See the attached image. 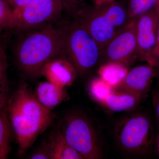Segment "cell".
Here are the masks:
<instances>
[{
	"label": "cell",
	"mask_w": 159,
	"mask_h": 159,
	"mask_svg": "<svg viewBox=\"0 0 159 159\" xmlns=\"http://www.w3.org/2000/svg\"><path fill=\"white\" fill-rule=\"evenodd\" d=\"M7 111L19 155L25 154L53 122V115L34 97L28 84L21 80L7 100Z\"/></svg>",
	"instance_id": "6da1fadb"
},
{
	"label": "cell",
	"mask_w": 159,
	"mask_h": 159,
	"mask_svg": "<svg viewBox=\"0 0 159 159\" xmlns=\"http://www.w3.org/2000/svg\"><path fill=\"white\" fill-rule=\"evenodd\" d=\"M77 74L76 69L68 60L61 57L47 64L41 75L48 81L65 88L74 83Z\"/></svg>",
	"instance_id": "8fae6325"
},
{
	"label": "cell",
	"mask_w": 159,
	"mask_h": 159,
	"mask_svg": "<svg viewBox=\"0 0 159 159\" xmlns=\"http://www.w3.org/2000/svg\"><path fill=\"white\" fill-rule=\"evenodd\" d=\"M75 18L102 49L128 25V8L115 2L102 6L78 8Z\"/></svg>",
	"instance_id": "3957f363"
},
{
	"label": "cell",
	"mask_w": 159,
	"mask_h": 159,
	"mask_svg": "<svg viewBox=\"0 0 159 159\" xmlns=\"http://www.w3.org/2000/svg\"><path fill=\"white\" fill-rule=\"evenodd\" d=\"M152 102L156 116L159 121V84L158 87L152 92Z\"/></svg>",
	"instance_id": "d4e9b609"
},
{
	"label": "cell",
	"mask_w": 159,
	"mask_h": 159,
	"mask_svg": "<svg viewBox=\"0 0 159 159\" xmlns=\"http://www.w3.org/2000/svg\"><path fill=\"white\" fill-rule=\"evenodd\" d=\"M92 1L93 2L94 5L99 6L113 2L116 1V0H92Z\"/></svg>",
	"instance_id": "484cf974"
},
{
	"label": "cell",
	"mask_w": 159,
	"mask_h": 159,
	"mask_svg": "<svg viewBox=\"0 0 159 159\" xmlns=\"http://www.w3.org/2000/svg\"><path fill=\"white\" fill-rule=\"evenodd\" d=\"M32 159H50V153L48 142H43L40 146L34 152L30 157Z\"/></svg>",
	"instance_id": "7402d4cb"
},
{
	"label": "cell",
	"mask_w": 159,
	"mask_h": 159,
	"mask_svg": "<svg viewBox=\"0 0 159 159\" xmlns=\"http://www.w3.org/2000/svg\"></svg>",
	"instance_id": "f1b7e54d"
},
{
	"label": "cell",
	"mask_w": 159,
	"mask_h": 159,
	"mask_svg": "<svg viewBox=\"0 0 159 159\" xmlns=\"http://www.w3.org/2000/svg\"><path fill=\"white\" fill-rule=\"evenodd\" d=\"M11 131L7 111V102L0 107V159L8 158L11 150Z\"/></svg>",
	"instance_id": "2e32d148"
},
{
	"label": "cell",
	"mask_w": 159,
	"mask_h": 159,
	"mask_svg": "<svg viewBox=\"0 0 159 159\" xmlns=\"http://www.w3.org/2000/svg\"><path fill=\"white\" fill-rule=\"evenodd\" d=\"M8 66L5 47L0 43V107L6 104L9 97Z\"/></svg>",
	"instance_id": "e0dca14e"
},
{
	"label": "cell",
	"mask_w": 159,
	"mask_h": 159,
	"mask_svg": "<svg viewBox=\"0 0 159 159\" xmlns=\"http://www.w3.org/2000/svg\"><path fill=\"white\" fill-rule=\"evenodd\" d=\"M114 90L113 88L100 77L92 80L89 85V93L91 97L101 104H103L109 94Z\"/></svg>",
	"instance_id": "ac0fdd59"
},
{
	"label": "cell",
	"mask_w": 159,
	"mask_h": 159,
	"mask_svg": "<svg viewBox=\"0 0 159 159\" xmlns=\"http://www.w3.org/2000/svg\"><path fill=\"white\" fill-rule=\"evenodd\" d=\"M136 21L131 20L125 29L101 49L100 65L116 62L128 67L138 59Z\"/></svg>",
	"instance_id": "52a82bcc"
},
{
	"label": "cell",
	"mask_w": 159,
	"mask_h": 159,
	"mask_svg": "<svg viewBox=\"0 0 159 159\" xmlns=\"http://www.w3.org/2000/svg\"><path fill=\"white\" fill-rule=\"evenodd\" d=\"M23 34L15 47V62L26 77L35 79L48 63L64 57L62 29L51 24Z\"/></svg>",
	"instance_id": "7a4b0ae2"
},
{
	"label": "cell",
	"mask_w": 159,
	"mask_h": 159,
	"mask_svg": "<svg viewBox=\"0 0 159 159\" xmlns=\"http://www.w3.org/2000/svg\"><path fill=\"white\" fill-rule=\"evenodd\" d=\"M60 130L71 147L84 159L102 157L98 135L85 115L77 112L67 114L64 118Z\"/></svg>",
	"instance_id": "5b68a950"
},
{
	"label": "cell",
	"mask_w": 159,
	"mask_h": 159,
	"mask_svg": "<svg viewBox=\"0 0 159 159\" xmlns=\"http://www.w3.org/2000/svg\"><path fill=\"white\" fill-rule=\"evenodd\" d=\"M30 1V0H8L7 2L12 9L15 20Z\"/></svg>",
	"instance_id": "603a6c76"
},
{
	"label": "cell",
	"mask_w": 159,
	"mask_h": 159,
	"mask_svg": "<svg viewBox=\"0 0 159 159\" xmlns=\"http://www.w3.org/2000/svg\"><path fill=\"white\" fill-rule=\"evenodd\" d=\"M47 142L50 159H84L67 142L59 129L51 132Z\"/></svg>",
	"instance_id": "4fadbf2b"
},
{
	"label": "cell",
	"mask_w": 159,
	"mask_h": 159,
	"mask_svg": "<svg viewBox=\"0 0 159 159\" xmlns=\"http://www.w3.org/2000/svg\"><path fill=\"white\" fill-rule=\"evenodd\" d=\"M85 0H61L64 9L74 13L79 8V5Z\"/></svg>",
	"instance_id": "cb8c5ba5"
},
{
	"label": "cell",
	"mask_w": 159,
	"mask_h": 159,
	"mask_svg": "<svg viewBox=\"0 0 159 159\" xmlns=\"http://www.w3.org/2000/svg\"><path fill=\"white\" fill-rule=\"evenodd\" d=\"M146 62L148 64L157 67L159 66V25L158 29L156 43Z\"/></svg>",
	"instance_id": "44dd1931"
},
{
	"label": "cell",
	"mask_w": 159,
	"mask_h": 159,
	"mask_svg": "<svg viewBox=\"0 0 159 159\" xmlns=\"http://www.w3.org/2000/svg\"><path fill=\"white\" fill-rule=\"evenodd\" d=\"M153 9L159 17V0L156 6Z\"/></svg>",
	"instance_id": "4316f807"
},
{
	"label": "cell",
	"mask_w": 159,
	"mask_h": 159,
	"mask_svg": "<svg viewBox=\"0 0 159 159\" xmlns=\"http://www.w3.org/2000/svg\"><path fill=\"white\" fill-rule=\"evenodd\" d=\"M152 128L150 119L142 113L134 114L121 120L116 129L118 144L122 149L132 154H141L151 144Z\"/></svg>",
	"instance_id": "8992f818"
},
{
	"label": "cell",
	"mask_w": 159,
	"mask_h": 159,
	"mask_svg": "<svg viewBox=\"0 0 159 159\" xmlns=\"http://www.w3.org/2000/svg\"><path fill=\"white\" fill-rule=\"evenodd\" d=\"M159 25V17L153 9L137 19L138 59L147 61L156 43Z\"/></svg>",
	"instance_id": "9c48e42d"
},
{
	"label": "cell",
	"mask_w": 159,
	"mask_h": 159,
	"mask_svg": "<svg viewBox=\"0 0 159 159\" xmlns=\"http://www.w3.org/2000/svg\"><path fill=\"white\" fill-rule=\"evenodd\" d=\"M33 93L37 101L51 111L68 98L64 87L48 80L40 82Z\"/></svg>",
	"instance_id": "7c38bea8"
},
{
	"label": "cell",
	"mask_w": 159,
	"mask_h": 159,
	"mask_svg": "<svg viewBox=\"0 0 159 159\" xmlns=\"http://www.w3.org/2000/svg\"><path fill=\"white\" fill-rule=\"evenodd\" d=\"M64 9L61 0H30L15 20V29L25 33L49 25Z\"/></svg>",
	"instance_id": "ba28073f"
},
{
	"label": "cell",
	"mask_w": 159,
	"mask_h": 159,
	"mask_svg": "<svg viewBox=\"0 0 159 159\" xmlns=\"http://www.w3.org/2000/svg\"><path fill=\"white\" fill-rule=\"evenodd\" d=\"M114 90L109 94L102 104L112 112H121L133 110L139 105L142 99L129 93L121 91L116 92Z\"/></svg>",
	"instance_id": "5bb4252c"
},
{
	"label": "cell",
	"mask_w": 159,
	"mask_h": 159,
	"mask_svg": "<svg viewBox=\"0 0 159 159\" xmlns=\"http://www.w3.org/2000/svg\"><path fill=\"white\" fill-rule=\"evenodd\" d=\"M128 71V67L124 65L109 62L100 65L98 74L99 77L115 89L122 83Z\"/></svg>",
	"instance_id": "9a60e30c"
},
{
	"label": "cell",
	"mask_w": 159,
	"mask_h": 159,
	"mask_svg": "<svg viewBox=\"0 0 159 159\" xmlns=\"http://www.w3.org/2000/svg\"><path fill=\"white\" fill-rule=\"evenodd\" d=\"M64 57L80 76L91 73L100 62V47L75 18L62 28Z\"/></svg>",
	"instance_id": "277c9868"
},
{
	"label": "cell",
	"mask_w": 159,
	"mask_h": 159,
	"mask_svg": "<svg viewBox=\"0 0 159 159\" xmlns=\"http://www.w3.org/2000/svg\"><path fill=\"white\" fill-rule=\"evenodd\" d=\"M155 68L156 71V77L158 79L159 82V66H157V67Z\"/></svg>",
	"instance_id": "83f0119b"
},
{
	"label": "cell",
	"mask_w": 159,
	"mask_h": 159,
	"mask_svg": "<svg viewBox=\"0 0 159 159\" xmlns=\"http://www.w3.org/2000/svg\"><path fill=\"white\" fill-rule=\"evenodd\" d=\"M15 28V18L12 9L6 0H0V34Z\"/></svg>",
	"instance_id": "ffe728a7"
},
{
	"label": "cell",
	"mask_w": 159,
	"mask_h": 159,
	"mask_svg": "<svg viewBox=\"0 0 159 159\" xmlns=\"http://www.w3.org/2000/svg\"><path fill=\"white\" fill-rule=\"evenodd\" d=\"M159 0H129L128 7L131 19H137L142 15L152 10Z\"/></svg>",
	"instance_id": "d6986e66"
},
{
	"label": "cell",
	"mask_w": 159,
	"mask_h": 159,
	"mask_svg": "<svg viewBox=\"0 0 159 159\" xmlns=\"http://www.w3.org/2000/svg\"><path fill=\"white\" fill-rule=\"evenodd\" d=\"M155 77H156V71L152 66L148 64L137 66L128 71L122 83L115 89L142 99L150 90Z\"/></svg>",
	"instance_id": "30bf717a"
}]
</instances>
